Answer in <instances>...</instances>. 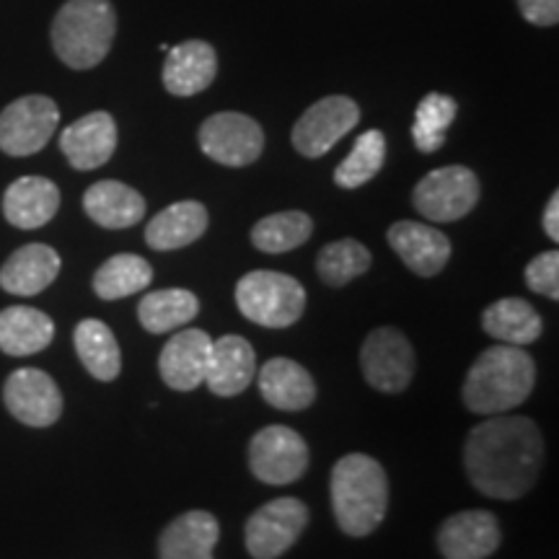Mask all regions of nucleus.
<instances>
[{"label": "nucleus", "instance_id": "obj_28", "mask_svg": "<svg viewBox=\"0 0 559 559\" xmlns=\"http://www.w3.org/2000/svg\"><path fill=\"white\" fill-rule=\"evenodd\" d=\"M75 353L96 381H115L122 370V353L115 332L99 319H83L73 332Z\"/></svg>", "mask_w": 559, "mask_h": 559}, {"label": "nucleus", "instance_id": "obj_8", "mask_svg": "<svg viewBox=\"0 0 559 559\" xmlns=\"http://www.w3.org/2000/svg\"><path fill=\"white\" fill-rule=\"evenodd\" d=\"M415 349L394 326H379L362 342L360 368L366 381L383 394H400L415 379Z\"/></svg>", "mask_w": 559, "mask_h": 559}, {"label": "nucleus", "instance_id": "obj_19", "mask_svg": "<svg viewBox=\"0 0 559 559\" xmlns=\"http://www.w3.org/2000/svg\"><path fill=\"white\" fill-rule=\"evenodd\" d=\"M218 75V55L202 39L171 47L164 62V86L174 96H194L210 88Z\"/></svg>", "mask_w": 559, "mask_h": 559}, {"label": "nucleus", "instance_id": "obj_18", "mask_svg": "<svg viewBox=\"0 0 559 559\" xmlns=\"http://www.w3.org/2000/svg\"><path fill=\"white\" fill-rule=\"evenodd\" d=\"M213 337L202 330L177 332L160 349V379L174 391H194L205 383V370Z\"/></svg>", "mask_w": 559, "mask_h": 559}, {"label": "nucleus", "instance_id": "obj_16", "mask_svg": "<svg viewBox=\"0 0 559 559\" xmlns=\"http://www.w3.org/2000/svg\"><path fill=\"white\" fill-rule=\"evenodd\" d=\"M389 247L419 277H436L451 260V241L443 230L415 221H400L389 228Z\"/></svg>", "mask_w": 559, "mask_h": 559}, {"label": "nucleus", "instance_id": "obj_37", "mask_svg": "<svg viewBox=\"0 0 559 559\" xmlns=\"http://www.w3.org/2000/svg\"><path fill=\"white\" fill-rule=\"evenodd\" d=\"M544 234L549 236L551 241H559V194L555 192L547 202V210H544Z\"/></svg>", "mask_w": 559, "mask_h": 559}, {"label": "nucleus", "instance_id": "obj_36", "mask_svg": "<svg viewBox=\"0 0 559 559\" xmlns=\"http://www.w3.org/2000/svg\"><path fill=\"white\" fill-rule=\"evenodd\" d=\"M519 9L528 24L555 26L559 21V0H519Z\"/></svg>", "mask_w": 559, "mask_h": 559}, {"label": "nucleus", "instance_id": "obj_29", "mask_svg": "<svg viewBox=\"0 0 559 559\" xmlns=\"http://www.w3.org/2000/svg\"><path fill=\"white\" fill-rule=\"evenodd\" d=\"M200 313V300L192 290L185 288H166L153 290L143 296L138 306V319L145 332L151 334H169L179 326L190 324Z\"/></svg>", "mask_w": 559, "mask_h": 559}, {"label": "nucleus", "instance_id": "obj_9", "mask_svg": "<svg viewBox=\"0 0 559 559\" xmlns=\"http://www.w3.org/2000/svg\"><path fill=\"white\" fill-rule=\"evenodd\" d=\"M309 526V508L296 498H277L247 521L243 542L254 559H277L300 539Z\"/></svg>", "mask_w": 559, "mask_h": 559}, {"label": "nucleus", "instance_id": "obj_4", "mask_svg": "<svg viewBox=\"0 0 559 559\" xmlns=\"http://www.w3.org/2000/svg\"><path fill=\"white\" fill-rule=\"evenodd\" d=\"M115 34L117 13L109 0H68L52 21L55 55L73 70L99 66Z\"/></svg>", "mask_w": 559, "mask_h": 559}, {"label": "nucleus", "instance_id": "obj_12", "mask_svg": "<svg viewBox=\"0 0 559 559\" xmlns=\"http://www.w3.org/2000/svg\"><path fill=\"white\" fill-rule=\"evenodd\" d=\"M358 122V104L347 96H326L300 115L296 128H293V148L306 158H321Z\"/></svg>", "mask_w": 559, "mask_h": 559}, {"label": "nucleus", "instance_id": "obj_21", "mask_svg": "<svg viewBox=\"0 0 559 559\" xmlns=\"http://www.w3.org/2000/svg\"><path fill=\"white\" fill-rule=\"evenodd\" d=\"M60 275V254L47 243H26L0 267V288L11 296H37Z\"/></svg>", "mask_w": 559, "mask_h": 559}, {"label": "nucleus", "instance_id": "obj_26", "mask_svg": "<svg viewBox=\"0 0 559 559\" xmlns=\"http://www.w3.org/2000/svg\"><path fill=\"white\" fill-rule=\"evenodd\" d=\"M55 324L45 311L32 306H11L0 311V349L11 358H26L50 347Z\"/></svg>", "mask_w": 559, "mask_h": 559}, {"label": "nucleus", "instance_id": "obj_33", "mask_svg": "<svg viewBox=\"0 0 559 559\" xmlns=\"http://www.w3.org/2000/svg\"><path fill=\"white\" fill-rule=\"evenodd\" d=\"M459 104L445 94H428L417 104L415 124H412V140L419 153H436L445 143V132L456 120Z\"/></svg>", "mask_w": 559, "mask_h": 559}, {"label": "nucleus", "instance_id": "obj_24", "mask_svg": "<svg viewBox=\"0 0 559 559\" xmlns=\"http://www.w3.org/2000/svg\"><path fill=\"white\" fill-rule=\"evenodd\" d=\"M83 210H86V215L96 226L122 230L143 221L145 200L143 194L122 185V181L104 179L88 187L86 194H83Z\"/></svg>", "mask_w": 559, "mask_h": 559}, {"label": "nucleus", "instance_id": "obj_1", "mask_svg": "<svg viewBox=\"0 0 559 559\" xmlns=\"http://www.w3.org/2000/svg\"><path fill=\"white\" fill-rule=\"evenodd\" d=\"M544 466V438L534 419L492 415L469 432L464 445L466 477L481 495L519 500L534 489Z\"/></svg>", "mask_w": 559, "mask_h": 559}, {"label": "nucleus", "instance_id": "obj_32", "mask_svg": "<svg viewBox=\"0 0 559 559\" xmlns=\"http://www.w3.org/2000/svg\"><path fill=\"white\" fill-rule=\"evenodd\" d=\"M386 160V138L381 130H368L355 140L349 156L342 160L334 171V181L342 190H358V187L368 185L383 169Z\"/></svg>", "mask_w": 559, "mask_h": 559}, {"label": "nucleus", "instance_id": "obj_34", "mask_svg": "<svg viewBox=\"0 0 559 559\" xmlns=\"http://www.w3.org/2000/svg\"><path fill=\"white\" fill-rule=\"evenodd\" d=\"M370 270V251L355 239L326 243L317 257V272L332 288L353 283Z\"/></svg>", "mask_w": 559, "mask_h": 559}, {"label": "nucleus", "instance_id": "obj_5", "mask_svg": "<svg viewBox=\"0 0 559 559\" xmlns=\"http://www.w3.org/2000/svg\"><path fill=\"white\" fill-rule=\"evenodd\" d=\"M236 306L251 324L285 330L304 317L306 290L296 277L283 272L254 270L236 285Z\"/></svg>", "mask_w": 559, "mask_h": 559}, {"label": "nucleus", "instance_id": "obj_35", "mask_svg": "<svg viewBox=\"0 0 559 559\" xmlns=\"http://www.w3.org/2000/svg\"><path fill=\"white\" fill-rule=\"evenodd\" d=\"M526 285L539 296L559 300V254L557 251H544L536 254L526 267Z\"/></svg>", "mask_w": 559, "mask_h": 559}, {"label": "nucleus", "instance_id": "obj_22", "mask_svg": "<svg viewBox=\"0 0 559 559\" xmlns=\"http://www.w3.org/2000/svg\"><path fill=\"white\" fill-rule=\"evenodd\" d=\"M60 207L58 185L45 177H21L3 194V215L11 226L34 230L47 226Z\"/></svg>", "mask_w": 559, "mask_h": 559}, {"label": "nucleus", "instance_id": "obj_27", "mask_svg": "<svg viewBox=\"0 0 559 559\" xmlns=\"http://www.w3.org/2000/svg\"><path fill=\"white\" fill-rule=\"evenodd\" d=\"M481 330L502 345L526 347L542 337L544 321L528 300L500 298L481 313Z\"/></svg>", "mask_w": 559, "mask_h": 559}, {"label": "nucleus", "instance_id": "obj_25", "mask_svg": "<svg viewBox=\"0 0 559 559\" xmlns=\"http://www.w3.org/2000/svg\"><path fill=\"white\" fill-rule=\"evenodd\" d=\"M207 207L198 200H181L164 207L145 228V243L153 251H177L202 239L207 230Z\"/></svg>", "mask_w": 559, "mask_h": 559}, {"label": "nucleus", "instance_id": "obj_11", "mask_svg": "<svg viewBox=\"0 0 559 559\" xmlns=\"http://www.w3.org/2000/svg\"><path fill=\"white\" fill-rule=\"evenodd\" d=\"M200 148L215 164L241 169L254 164L264 151V132L260 122L241 111H218L200 128Z\"/></svg>", "mask_w": 559, "mask_h": 559}, {"label": "nucleus", "instance_id": "obj_7", "mask_svg": "<svg viewBox=\"0 0 559 559\" xmlns=\"http://www.w3.org/2000/svg\"><path fill=\"white\" fill-rule=\"evenodd\" d=\"M60 124V109L50 96H21L0 111V151L9 156H34L50 143Z\"/></svg>", "mask_w": 559, "mask_h": 559}, {"label": "nucleus", "instance_id": "obj_30", "mask_svg": "<svg viewBox=\"0 0 559 559\" xmlns=\"http://www.w3.org/2000/svg\"><path fill=\"white\" fill-rule=\"evenodd\" d=\"M153 280V267L138 254H115L96 270L94 293L102 300H120L145 290Z\"/></svg>", "mask_w": 559, "mask_h": 559}, {"label": "nucleus", "instance_id": "obj_23", "mask_svg": "<svg viewBox=\"0 0 559 559\" xmlns=\"http://www.w3.org/2000/svg\"><path fill=\"white\" fill-rule=\"evenodd\" d=\"M260 394L270 407L283 412L309 409L317 400V383L300 362L272 358L260 368Z\"/></svg>", "mask_w": 559, "mask_h": 559}, {"label": "nucleus", "instance_id": "obj_13", "mask_svg": "<svg viewBox=\"0 0 559 559\" xmlns=\"http://www.w3.org/2000/svg\"><path fill=\"white\" fill-rule=\"evenodd\" d=\"M5 407L29 428H50L62 415V394L50 376L37 368L13 370L3 386Z\"/></svg>", "mask_w": 559, "mask_h": 559}, {"label": "nucleus", "instance_id": "obj_31", "mask_svg": "<svg viewBox=\"0 0 559 559\" xmlns=\"http://www.w3.org/2000/svg\"><path fill=\"white\" fill-rule=\"evenodd\" d=\"M313 234V221L300 210H285V213L267 215L251 228V243L264 254H285L298 249Z\"/></svg>", "mask_w": 559, "mask_h": 559}, {"label": "nucleus", "instance_id": "obj_20", "mask_svg": "<svg viewBox=\"0 0 559 559\" xmlns=\"http://www.w3.org/2000/svg\"><path fill=\"white\" fill-rule=\"evenodd\" d=\"M218 539V519L207 510H190L160 531L158 559H213Z\"/></svg>", "mask_w": 559, "mask_h": 559}, {"label": "nucleus", "instance_id": "obj_15", "mask_svg": "<svg viewBox=\"0 0 559 559\" xmlns=\"http://www.w3.org/2000/svg\"><path fill=\"white\" fill-rule=\"evenodd\" d=\"M117 124L109 111H91L73 124H68L60 135V151L68 164L79 171H94L115 156Z\"/></svg>", "mask_w": 559, "mask_h": 559}, {"label": "nucleus", "instance_id": "obj_10", "mask_svg": "<svg viewBox=\"0 0 559 559\" xmlns=\"http://www.w3.org/2000/svg\"><path fill=\"white\" fill-rule=\"evenodd\" d=\"M249 466L264 485H293L309 469V445L293 428L270 425L251 438Z\"/></svg>", "mask_w": 559, "mask_h": 559}, {"label": "nucleus", "instance_id": "obj_3", "mask_svg": "<svg viewBox=\"0 0 559 559\" xmlns=\"http://www.w3.org/2000/svg\"><path fill=\"white\" fill-rule=\"evenodd\" d=\"M332 510L347 536H368L381 526L389 510V479L383 466L366 453L340 459L330 479Z\"/></svg>", "mask_w": 559, "mask_h": 559}, {"label": "nucleus", "instance_id": "obj_14", "mask_svg": "<svg viewBox=\"0 0 559 559\" xmlns=\"http://www.w3.org/2000/svg\"><path fill=\"white\" fill-rule=\"evenodd\" d=\"M500 542V521L489 510H464L438 528V549L445 559H487Z\"/></svg>", "mask_w": 559, "mask_h": 559}, {"label": "nucleus", "instance_id": "obj_6", "mask_svg": "<svg viewBox=\"0 0 559 559\" xmlns=\"http://www.w3.org/2000/svg\"><path fill=\"white\" fill-rule=\"evenodd\" d=\"M481 185L477 174L466 166H443L425 174L417 181L412 202L423 218L432 223H453L469 215L477 207Z\"/></svg>", "mask_w": 559, "mask_h": 559}, {"label": "nucleus", "instance_id": "obj_17", "mask_svg": "<svg viewBox=\"0 0 559 559\" xmlns=\"http://www.w3.org/2000/svg\"><path fill=\"white\" fill-rule=\"evenodd\" d=\"M257 379V355L254 347L239 334H226V337L213 340L205 370V383L215 396L230 400L249 389Z\"/></svg>", "mask_w": 559, "mask_h": 559}, {"label": "nucleus", "instance_id": "obj_2", "mask_svg": "<svg viewBox=\"0 0 559 559\" xmlns=\"http://www.w3.org/2000/svg\"><path fill=\"white\" fill-rule=\"evenodd\" d=\"M536 383L534 358L523 347L495 345L474 360L464 381L466 409L477 415H508L528 400Z\"/></svg>", "mask_w": 559, "mask_h": 559}]
</instances>
